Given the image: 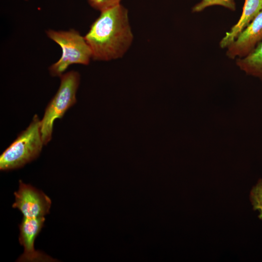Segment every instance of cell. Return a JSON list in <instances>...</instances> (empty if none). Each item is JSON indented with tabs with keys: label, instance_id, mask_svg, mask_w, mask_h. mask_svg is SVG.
Returning a JSON list of instances; mask_svg holds the SVG:
<instances>
[{
	"label": "cell",
	"instance_id": "1",
	"mask_svg": "<svg viewBox=\"0 0 262 262\" xmlns=\"http://www.w3.org/2000/svg\"><path fill=\"white\" fill-rule=\"evenodd\" d=\"M84 37L93 60L109 61L122 57L133 39L128 9L120 4L101 12Z\"/></svg>",
	"mask_w": 262,
	"mask_h": 262
},
{
	"label": "cell",
	"instance_id": "2",
	"mask_svg": "<svg viewBox=\"0 0 262 262\" xmlns=\"http://www.w3.org/2000/svg\"><path fill=\"white\" fill-rule=\"evenodd\" d=\"M44 145L41 120L35 115L27 128L22 131L0 156V169L8 171L23 167L39 155Z\"/></svg>",
	"mask_w": 262,
	"mask_h": 262
},
{
	"label": "cell",
	"instance_id": "3",
	"mask_svg": "<svg viewBox=\"0 0 262 262\" xmlns=\"http://www.w3.org/2000/svg\"><path fill=\"white\" fill-rule=\"evenodd\" d=\"M48 37L60 46V58L49 67L52 76L60 77L73 64L87 65L92 59L91 50L84 36L74 30L46 31Z\"/></svg>",
	"mask_w": 262,
	"mask_h": 262
},
{
	"label": "cell",
	"instance_id": "4",
	"mask_svg": "<svg viewBox=\"0 0 262 262\" xmlns=\"http://www.w3.org/2000/svg\"><path fill=\"white\" fill-rule=\"evenodd\" d=\"M60 78L59 89L47 106L41 121L44 145H47L51 139L55 120L61 119L66 111L76 103V92L80 81L79 73L70 71L63 74Z\"/></svg>",
	"mask_w": 262,
	"mask_h": 262
},
{
	"label": "cell",
	"instance_id": "5",
	"mask_svg": "<svg viewBox=\"0 0 262 262\" xmlns=\"http://www.w3.org/2000/svg\"><path fill=\"white\" fill-rule=\"evenodd\" d=\"M19 189L14 193L15 202L12 207L18 209L23 216L38 217L49 213L51 201L42 191L20 180Z\"/></svg>",
	"mask_w": 262,
	"mask_h": 262
},
{
	"label": "cell",
	"instance_id": "6",
	"mask_svg": "<svg viewBox=\"0 0 262 262\" xmlns=\"http://www.w3.org/2000/svg\"><path fill=\"white\" fill-rule=\"evenodd\" d=\"M45 216L28 217L23 216L19 225V242L24 247V252L17 261L21 262H52L53 259L44 253L35 250L34 241L44 226Z\"/></svg>",
	"mask_w": 262,
	"mask_h": 262
},
{
	"label": "cell",
	"instance_id": "7",
	"mask_svg": "<svg viewBox=\"0 0 262 262\" xmlns=\"http://www.w3.org/2000/svg\"><path fill=\"white\" fill-rule=\"evenodd\" d=\"M262 41V11L240 33L227 48L226 55L231 59L242 58Z\"/></svg>",
	"mask_w": 262,
	"mask_h": 262
},
{
	"label": "cell",
	"instance_id": "8",
	"mask_svg": "<svg viewBox=\"0 0 262 262\" xmlns=\"http://www.w3.org/2000/svg\"><path fill=\"white\" fill-rule=\"evenodd\" d=\"M261 11L262 0H245L239 20L221 39L220 47L227 48Z\"/></svg>",
	"mask_w": 262,
	"mask_h": 262
},
{
	"label": "cell",
	"instance_id": "9",
	"mask_svg": "<svg viewBox=\"0 0 262 262\" xmlns=\"http://www.w3.org/2000/svg\"><path fill=\"white\" fill-rule=\"evenodd\" d=\"M235 61L241 70L262 81V41L248 54L236 59Z\"/></svg>",
	"mask_w": 262,
	"mask_h": 262
},
{
	"label": "cell",
	"instance_id": "10",
	"mask_svg": "<svg viewBox=\"0 0 262 262\" xmlns=\"http://www.w3.org/2000/svg\"><path fill=\"white\" fill-rule=\"evenodd\" d=\"M214 5L222 6L231 11L236 9L234 0H201L193 7L192 11L193 13H198L207 7Z\"/></svg>",
	"mask_w": 262,
	"mask_h": 262
},
{
	"label": "cell",
	"instance_id": "11",
	"mask_svg": "<svg viewBox=\"0 0 262 262\" xmlns=\"http://www.w3.org/2000/svg\"><path fill=\"white\" fill-rule=\"evenodd\" d=\"M250 200L254 210H258V217L262 220V179H260L250 192Z\"/></svg>",
	"mask_w": 262,
	"mask_h": 262
},
{
	"label": "cell",
	"instance_id": "12",
	"mask_svg": "<svg viewBox=\"0 0 262 262\" xmlns=\"http://www.w3.org/2000/svg\"><path fill=\"white\" fill-rule=\"evenodd\" d=\"M121 0H88V3L93 9L101 12L121 4Z\"/></svg>",
	"mask_w": 262,
	"mask_h": 262
},
{
	"label": "cell",
	"instance_id": "13",
	"mask_svg": "<svg viewBox=\"0 0 262 262\" xmlns=\"http://www.w3.org/2000/svg\"></svg>",
	"mask_w": 262,
	"mask_h": 262
}]
</instances>
